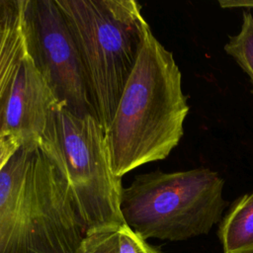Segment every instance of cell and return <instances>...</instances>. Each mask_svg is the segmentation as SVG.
<instances>
[{
    "mask_svg": "<svg viewBox=\"0 0 253 253\" xmlns=\"http://www.w3.org/2000/svg\"><path fill=\"white\" fill-rule=\"evenodd\" d=\"M189 110L174 55L149 30L106 132L115 174L167 158Z\"/></svg>",
    "mask_w": 253,
    "mask_h": 253,
    "instance_id": "1",
    "label": "cell"
},
{
    "mask_svg": "<svg viewBox=\"0 0 253 253\" xmlns=\"http://www.w3.org/2000/svg\"><path fill=\"white\" fill-rule=\"evenodd\" d=\"M75 42L96 117L105 132L149 25L134 0H55Z\"/></svg>",
    "mask_w": 253,
    "mask_h": 253,
    "instance_id": "2",
    "label": "cell"
},
{
    "mask_svg": "<svg viewBox=\"0 0 253 253\" xmlns=\"http://www.w3.org/2000/svg\"><path fill=\"white\" fill-rule=\"evenodd\" d=\"M39 147L67 182L86 233L126 224L122 178L113 170L106 132L94 115L58 102Z\"/></svg>",
    "mask_w": 253,
    "mask_h": 253,
    "instance_id": "3",
    "label": "cell"
},
{
    "mask_svg": "<svg viewBox=\"0 0 253 253\" xmlns=\"http://www.w3.org/2000/svg\"><path fill=\"white\" fill-rule=\"evenodd\" d=\"M223 186L217 172L204 167L143 173L123 188L121 211L145 240L183 241L208 234L221 220L228 207Z\"/></svg>",
    "mask_w": 253,
    "mask_h": 253,
    "instance_id": "4",
    "label": "cell"
},
{
    "mask_svg": "<svg viewBox=\"0 0 253 253\" xmlns=\"http://www.w3.org/2000/svg\"><path fill=\"white\" fill-rule=\"evenodd\" d=\"M20 226L31 253H76L86 234L67 182L39 146L26 175Z\"/></svg>",
    "mask_w": 253,
    "mask_h": 253,
    "instance_id": "5",
    "label": "cell"
},
{
    "mask_svg": "<svg viewBox=\"0 0 253 253\" xmlns=\"http://www.w3.org/2000/svg\"><path fill=\"white\" fill-rule=\"evenodd\" d=\"M28 49L56 97L77 114H92L80 57L55 0H27Z\"/></svg>",
    "mask_w": 253,
    "mask_h": 253,
    "instance_id": "6",
    "label": "cell"
},
{
    "mask_svg": "<svg viewBox=\"0 0 253 253\" xmlns=\"http://www.w3.org/2000/svg\"><path fill=\"white\" fill-rule=\"evenodd\" d=\"M60 102L30 52L23 59L3 112L0 134L14 135L22 145L39 146L50 114Z\"/></svg>",
    "mask_w": 253,
    "mask_h": 253,
    "instance_id": "7",
    "label": "cell"
},
{
    "mask_svg": "<svg viewBox=\"0 0 253 253\" xmlns=\"http://www.w3.org/2000/svg\"><path fill=\"white\" fill-rule=\"evenodd\" d=\"M36 147L22 145L0 173V253H31L21 231L20 206Z\"/></svg>",
    "mask_w": 253,
    "mask_h": 253,
    "instance_id": "8",
    "label": "cell"
},
{
    "mask_svg": "<svg viewBox=\"0 0 253 253\" xmlns=\"http://www.w3.org/2000/svg\"><path fill=\"white\" fill-rule=\"evenodd\" d=\"M26 3L27 0L0 1V125L12 84L29 52Z\"/></svg>",
    "mask_w": 253,
    "mask_h": 253,
    "instance_id": "9",
    "label": "cell"
},
{
    "mask_svg": "<svg viewBox=\"0 0 253 253\" xmlns=\"http://www.w3.org/2000/svg\"><path fill=\"white\" fill-rule=\"evenodd\" d=\"M218 237L224 253H253V193L229 206L220 220Z\"/></svg>",
    "mask_w": 253,
    "mask_h": 253,
    "instance_id": "10",
    "label": "cell"
},
{
    "mask_svg": "<svg viewBox=\"0 0 253 253\" xmlns=\"http://www.w3.org/2000/svg\"><path fill=\"white\" fill-rule=\"evenodd\" d=\"M223 48L248 75L253 94V16L249 11L242 12L240 32L235 36H229Z\"/></svg>",
    "mask_w": 253,
    "mask_h": 253,
    "instance_id": "11",
    "label": "cell"
},
{
    "mask_svg": "<svg viewBox=\"0 0 253 253\" xmlns=\"http://www.w3.org/2000/svg\"><path fill=\"white\" fill-rule=\"evenodd\" d=\"M120 227L87 232L76 253H120Z\"/></svg>",
    "mask_w": 253,
    "mask_h": 253,
    "instance_id": "12",
    "label": "cell"
},
{
    "mask_svg": "<svg viewBox=\"0 0 253 253\" xmlns=\"http://www.w3.org/2000/svg\"><path fill=\"white\" fill-rule=\"evenodd\" d=\"M120 253H160L126 224L120 228Z\"/></svg>",
    "mask_w": 253,
    "mask_h": 253,
    "instance_id": "13",
    "label": "cell"
},
{
    "mask_svg": "<svg viewBox=\"0 0 253 253\" xmlns=\"http://www.w3.org/2000/svg\"><path fill=\"white\" fill-rule=\"evenodd\" d=\"M21 146L20 138L14 135L0 134V173Z\"/></svg>",
    "mask_w": 253,
    "mask_h": 253,
    "instance_id": "14",
    "label": "cell"
},
{
    "mask_svg": "<svg viewBox=\"0 0 253 253\" xmlns=\"http://www.w3.org/2000/svg\"><path fill=\"white\" fill-rule=\"evenodd\" d=\"M221 8H253V0H220Z\"/></svg>",
    "mask_w": 253,
    "mask_h": 253,
    "instance_id": "15",
    "label": "cell"
}]
</instances>
